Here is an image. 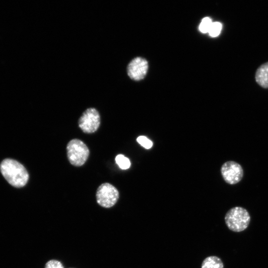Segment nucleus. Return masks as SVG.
I'll list each match as a JSON object with an SVG mask.
<instances>
[{
	"label": "nucleus",
	"instance_id": "9b49d317",
	"mask_svg": "<svg viewBox=\"0 0 268 268\" xmlns=\"http://www.w3.org/2000/svg\"><path fill=\"white\" fill-rule=\"evenodd\" d=\"M221 29L222 25L220 22H212L208 33L211 37H215L219 35Z\"/></svg>",
	"mask_w": 268,
	"mask_h": 268
},
{
	"label": "nucleus",
	"instance_id": "20e7f679",
	"mask_svg": "<svg viewBox=\"0 0 268 268\" xmlns=\"http://www.w3.org/2000/svg\"><path fill=\"white\" fill-rule=\"evenodd\" d=\"M96 198L98 204L103 207L110 208L117 202L119 193L114 186L108 183H105L98 188Z\"/></svg>",
	"mask_w": 268,
	"mask_h": 268
},
{
	"label": "nucleus",
	"instance_id": "9d476101",
	"mask_svg": "<svg viewBox=\"0 0 268 268\" xmlns=\"http://www.w3.org/2000/svg\"><path fill=\"white\" fill-rule=\"evenodd\" d=\"M115 161L120 168L123 170L129 168L131 166L129 159L123 154L117 155L115 158Z\"/></svg>",
	"mask_w": 268,
	"mask_h": 268
},
{
	"label": "nucleus",
	"instance_id": "423d86ee",
	"mask_svg": "<svg viewBox=\"0 0 268 268\" xmlns=\"http://www.w3.org/2000/svg\"><path fill=\"white\" fill-rule=\"evenodd\" d=\"M220 171L225 182L230 185H235L240 182L244 175V170L241 165L234 161L224 163Z\"/></svg>",
	"mask_w": 268,
	"mask_h": 268
},
{
	"label": "nucleus",
	"instance_id": "f257e3e1",
	"mask_svg": "<svg viewBox=\"0 0 268 268\" xmlns=\"http://www.w3.org/2000/svg\"><path fill=\"white\" fill-rule=\"evenodd\" d=\"M0 172L6 180L12 186H24L29 179V174L23 165L18 161L5 159L0 165Z\"/></svg>",
	"mask_w": 268,
	"mask_h": 268
},
{
	"label": "nucleus",
	"instance_id": "f8f14e48",
	"mask_svg": "<svg viewBox=\"0 0 268 268\" xmlns=\"http://www.w3.org/2000/svg\"><path fill=\"white\" fill-rule=\"evenodd\" d=\"M212 23V21L209 17H204L202 19L199 25V29L200 31L203 33L208 32Z\"/></svg>",
	"mask_w": 268,
	"mask_h": 268
},
{
	"label": "nucleus",
	"instance_id": "f03ea898",
	"mask_svg": "<svg viewBox=\"0 0 268 268\" xmlns=\"http://www.w3.org/2000/svg\"><path fill=\"white\" fill-rule=\"evenodd\" d=\"M225 222L231 231L240 232L246 230L250 222L251 217L248 210L241 206H235L226 213Z\"/></svg>",
	"mask_w": 268,
	"mask_h": 268
},
{
	"label": "nucleus",
	"instance_id": "4468645a",
	"mask_svg": "<svg viewBox=\"0 0 268 268\" xmlns=\"http://www.w3.org/2000/svg\"><path fill=\"white\" fill-rule=\"evenodd\" d=\"M45 268H64V267L60 261L53 259L46 263Z\"/></svg>",
	"mask_w": 268,
	"mask_h": 268
},
{
	"label": "nucleus",
	"instance_id": "ddd939ff",
	"mask_svg": "<svg viewBox=\"0 0 268 268\" xmlns=\"http://www.w3.org/2000/svg\"><path fill=\"white\" fill-rule=\"evenodd\" d=\"M136 140L139 144L146 149L150 148L153 145V142L146 136L143 135L139 136Z\"/></svg>",
	"mask_w": 268,
	"mask_h": 268
},
{
	"label": "nucleus",
	"instance_id": "6e6552de",
	"mask_svg": "<svg viewBox=\"0 0 268 268\" xmlns=\"http://www.w3.org/2000/svg\"><path fill=\"white\" fill-rule=\"evenodd\" d=\"M255 79L261 87L268 88V62L262 65L257 69Z\"/></svg>",
	"mask_w": 268,
	"mask_h": 268
},
{
	"label": "nucleus",
	"instance_id": "0eeeda50",
	"mask_svg": "<svg viewBox=\"0 0 268 268\" xmlns=\"http://www.w3.org/2000/svg\"><path fill=\"white\" fill-rule=\"evenodd\" d=\"M148 69L147 61L141 57L133 59L127 67V73L129 76L134 80H139L145 76Z\"/></svg>",
	"mask_w": 268,
	"mask_h": 268
},
{
	"label": "nucleus",
	"instance_id": "7ed1b4c3",
	"mask_svg": "<svg viewBox=\"0 0 268 268\" xmlns=\"http://www.w3.org/2000/svg\"><path fill=\"white\" fill-rule=\"evenodd\" d=\"M67 151L68 161L75 166L83 165L89 155L88 147L78 139H73L68 142L67 146Z\"/></svg>",
	"mask_w": 268,
	"mask_h": 268
},
{
	"label": "nucleus",
	"instance_id": "1a4fd4ad",
	"mask_svg": "<svg viewBox=\"0 0 268 268\" xmlns=\"http://www.w3.org/2000/svg\"><path fill=\"white\" fill-rule=\"evenodd\" d=\"M201 268H224V265L219 257L211 256L203 260Z\"/></svg>",
	"mask_w": 268,
	"mask_h": 268
},
{
	"label": "nucleus",
	"instance_id": "39448f33",
	"mask_svg": "<svg viewBox=\"0 0 268 268\" xmlns=\"http://www.w3.org/2000/svg\"><path fill=\"white\" fill-rule=\"evenodd\" d=\"M100 124V116L94 108L87 109L78 120V126L85 133L91 134L96 132Z\"/></svg>",
	"mask_w": 268,
	"mask_h": 268
}]
</instances>
